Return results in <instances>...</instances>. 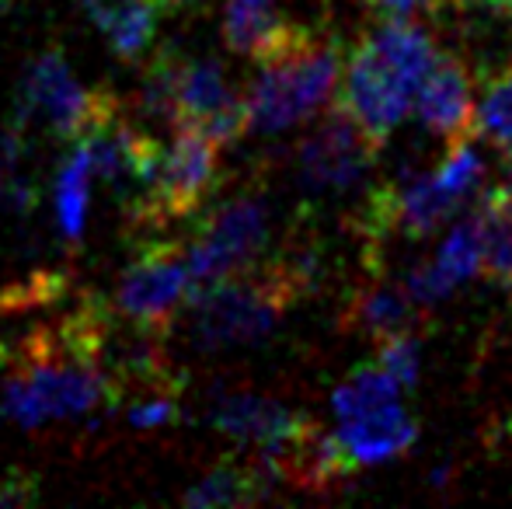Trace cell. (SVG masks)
Returning <instances> with one entry per match:
<instances>
[{
  "instance_id": "6da1fadb",
  "label": "cell",
  "mask_w": 512,
  "mask_h": 509,
  "mask_svg": "<svg viewBox=\"0 0 512 509\" xmlns=\"http://www.w3.org/2000/svg\"><path fill=\"white\" fill-rule=\"evenodd\" d=\"M108 325L98 311H81L56 328L28 335L0 387V412L21 429L84 419L122 398L105 363Z\"/></svg>"
},
{
  "instance_id": "7a4b0ae2",
  "label": "cell",
  "mask_w": 512,
  "mask_h": 509,
  "mask_svg": "<svg viewBox=\"0 0 512 509\" xmlns=\"http://www.w3.org/2000/svg\"><path fill=\"white\" fill-rule=\"evenodd\" d=\"M432 63V35L408 18H387L377 32L359 35L349 46L335 102L380 150L408 116Z\"/></svg>"
},
{
  "instance_id": "3957f363",
  "label": "cell",
  "mask_w": 512,
  "mask_h": 509,
  "mask_svg": "<svg viewBox=\"0 0 512 509\" xmlns=\"http://www.w3.org/2000/svg\"><path fill=\"white\" fill-rule=\"evenodd\" d=\"M255 63L258 77L244 95V123L248 133H279L335 102L345 49L324 28L290 21Z\"/></svg>"
},
{
  "instance_id": "277c9868",
  "label": "cell",
  "mask_w": 512,
  "mask_h": 509,
  "mask_svg": "<svg viewBox=\"0 0 512 509\" xmlns=\"http://www.w3.org/2000/svg\"><path fill=\"white\" fill-rule=\"evenodd\" d=\"M300 300L276 262H262L220 283H209L189 297V335L199 349L255 346L276 332L283 314Z\"/></svg>"
},
{
  "instance_id": "5b68a950",
  "label": "cell",
  "mask_w": 512,
  "mask_h": 509,
  "mask_svg": "<svg viewBox=\"0 0 512 509\" xmlns=\"http://www.w3.org/2000/svg\"><path fill=\"white\" fill-rule=\"evenodd\" d=\"M471 143H450L443 164L429 175H401L398 182L373 189L363 213L366 238L380 241L384 234H405L418 241L439 231L474 196L485 175V164Z\"/></svg>"
},
{
  "instance_id": "8992f818",
  "label": "cell",
  "mask_w": 512,
  "mask_h": 509,
  "mask_svg": "<svg viewBox=\"0 0 512 509\" xmlns=\"http://www.w3.org/2000/svg\"><path fill=\"white\" fill-rule=\"evenodd\" d=\"M220 143L203 129L178 126L154 178L129 206V231H168L196 217L220 185Z\"/></svg>"
},
{
  "instance_id": "52a82bcc",
  "label": "cell",
  "mask_w": 512,
  "mask_h": 509,
  "mask_svg": "<svg viewBox=\"0 0 512 509\" xmlns=\"http://www.w3.org/2000/svg\"><path fill=\"white\" fill-rule=\"evenodd\" d=\"M189 297V252L182 245H175V241L150 238L140 241L136 255L122 269L112 293V311L122 321H129L136 332L164 339L171 332V325H175L178 311L189 304Z\"/></svg>"
},
{
  "instance_id": "ba28073f",
  "label": "cell",
  "mask_w": 512,
  "mask_h": 509,
  "mask_svg": "<svg viewBox=\"0 0 512 509\" xmlns=\"http://www.w3.org/2000/svg\"><path fill=\"white\" fill-rule=\"evenodd\" d=\"M115 105H119L115 95H108V91H88L74 81V74L67 67V56L60 49H46L25 70L14 129H25L39 119L60 140L77 143L81 136H88L91 129L102 123Z\"/></svg>"
},
{
  "instance_id": "9c48e42d",
  "label": "cell",
  "mask_w": 512,
  "mask_h": 509,
  "mask_svg": "<svg viewBox=\"0 0 512 509\" xmlns=\"http://www.w3.org/2000/svg\"><path fill=\"white\" fill-rule=\"evenodd\" d=\"M265 245H269V206L258 192H241L220 203L199 224L192 245L185 248L192 269V293L255 269Z\"/></svg>"
},
{
  "instance_id": "30bf717a",
  "label": "cell",
  "mask_w": 512,
  "mask_h": 509,
  "mask_svg": "<svg viewBox=\"0 0 512 509\" xmlns=\"http://www.w3.org/2000/svg\"><path fill=\"white\" fill-rule=\"evenodd\" d=\"M377 147L356 126V119L338 102L328 105L321 123L307 133L297 150V175L310 196H338L349 192L370 171Z\"/></svg>"
},
{
  "instance_id": "8fae6325",
  "label": "cell",
  "mask_w": 512,
  "mask_h": 509,
  "mask_svg": "<svg viewBox=\"0 0 512 509\" xmlns=\"http://www.w3.org/2000/svg\"><path fill=\"white\" fill-rule=\"evenodd\" d=\"M209 422L220 433L234 436L237 443H248L258 450V461L279 478V464L283 457L297 447L300 440L317 426L310 422L304 412L283 405V401L269 398V394H255V391H227L213 401L209 408Z\"/></svg>"
},
{
  "instance_id": "7c38bea8",
  "label": "cell",
  "mask_w": 512,
  "mask_h": 509,
  "mask_svg": "<svg viewBox=\"0 0 512 509\" xmlns=\"http://www.w3.org/2000/svg\"><path fill=\"white\" fill-rule=\"evenodd\" d=\"M168 123L175 129H203L220 147H230L248 133L244 98L234 91L216 60H178Z\"/></svg>"
},
{
  "instance_id": "4fadbf2b",
  "label": "cell",
  "mask_w": 512,
  "mask_h": 509,
  "mask_svg": "<svg viewBox=\"0 0 512 509\" xmlns=\"http://www.w3.org/2000/svg\"><path fill=\"white\" fill-rule=\"evenodd\" d=\"M418 119L439 140L464 143L478 140V98H474V77L467 63L453 53L436 56L418 88Z\"/></svg>"
},
{
  "instance_id": "5bb4252c",
  "label": "cell",
  "mask_w": 512,
  "mask_h": 509,
  "mask_svg": "<svg viewBox=\"0 0 512 509\" xmlns=\"http://www.w3.org/2000/svg\"><path fill=\"white\" fill-rule=\"evenodd\" d=\"M481 265H485V224H481V213L474 210L471 217H464L450 234H446V241L439 245V252L432 262H425L408 272L405 286L418 304L432 307L443 297H450L460 283L478 276Z\"/></svg>"
},
{
  "instance_id": "9a60e30c",
  "label": "cell",
  "mask_w": 512,
  "mask_h": 509,
  "mask_svg": "<svg viewBox=\"0 0 512 509\" xmlns=\"http://www.w3.org/2000/svg\"><path fill=\"white\" fill-rule=\"evenodd\" d=\"M418 426L415 419L401 405H387L380 412L359 415V419H345L342 426L331 433L335 450L349 471L356 475L359 468H370V464L391 461L401 457L415 443Z\"/></svg>"
},
{
  "instance_id": "2e32d148",
  "label": "cell",
  "mask_w": 512,
  "mask_h": 509,
  "mask_svg": "<svg viewBox=\"0 0 512 509\" xmlns=\"http://www.w3.org/2000/svg\"><path fill=\"white\" fill-rule=\"evenodd\" d=\"M429 311L422 307L405 283H377L363 286L345 307V325L356 332L370 335V339H387L398 332H415L418 318Z\"/></svg>"
},
{
  "instance_id": "e0dca14e",
  "label": "cell",
  "mask_w": 512,
  "mask_h": 509,
  "mask_svg": "<svg viewBox=\"0 0 512 509\" xmlns=\"http://www.w3.org/2000/svg\"><path fill=\"white\" fill-rule=\"evenodd\" d=\"M272 482H276V475L258 457L251 464L223 461L185 492V506H248L269 496Z\"/></svg>"
},
{
  "instance_id": "ac0fdd59",
  "label": "cell",
  "mask_w": 512,
  "mask_h": 509,
  "mask_svg": "<svg viewBox=\"0 0 512 509\" xmlns=\"http://www.w3.org/2000/svg\"><path fill=\"white\" fill-rule=\"evenodd\" d=\"M286 28L290 21L279 11V0H227L223 39L234 53L258 60Z\"/></svg>"
},
{
  "instance_id": "d6986e66",
  "label": "cell",
  "mask_w": 512,
  "mask_h": 509,
  "mask_svg": "<svg viewBox=\"0 0 512 509\" xmlns=\"http://www.w3.org/2000/svg\"><path fill=\"white\" fill-rule=\"evenodd\" d=\"M91 185H95L91 154H88V147H84V140H77L74 150H70V157L63 161L60 178H56V220H60L63 238H70V241L84 238Z\"/></svg>"
},
{
  "instance_id": "ffe728a7",
  "label": "cell",
  "mask_w": 512,
  "mask_h": 509,
  "mask_svg": "<svg viewBox=\"0 0 512 509\" xmlns=\"http://www.w3.org/2000/svg\"><path fill=\"white\" fill-rule=\"evenodd\" d=\"M401 391H405V387H401L377 360H373V363H366V367H356L342 384L335 387V394H331V408H335L338 422L359 419V415H370V412H380V408H387V405H398Z\"/></svg>"
},
{
  "instance_id": "44dd1931",
  "label": "cell",
  "mask_w": 512,
  "mask_h": 509,
  "mask_svg": "<svg viewBox=\"0 0 512 509\" xmlns=\"http://www.w3.org/2000/svg\"><path fill=\"white\" fill-rule=\"evenodd\" d=\"M478 136L492 140L495 150L512 161V63L488 77L478 102Z\"/></svg>"
},
{
  "instance_id": "7402d4cb",
  "label": "cell",
  "mask_w": 512,
  "mask_h": 509,
  "mask_svg": "<svg viewBox=\"0 0 512 509\" xmlns=\"http://www.w3.org/2000/svg\"><path fill=\"white\" fill-rule=\"evenodd\" d=\"M478 213L485 224V265L481 269L488 272V279L512 290V210L492 199H481Z\"/></svg>"
},
{
  "instance_id": "603a6c76",
  "label": "cell",
  "mask_w": 512,
  "mask_h": 509,
  "mask_svg": "<svg viewBox=\"0 0 512 509\" xmlns=\"http://www.w3.org/2000/svg\"><path fill=\"white\" fill-rule=\"evenodd\" d=\"M377 363L401 387H415L418 367H422V353H418L415 335L398 332V335H387V339H377Z\"/></svg>"
},
{
  "instance_id": "cb8c5ba5",
  "label": "cell",
  "mask_w": 512,
  "mask_h": 509,
  "mask_svg": "<svg viewBox=\"0 0 512 509\" xmlns=\"http://www.w3.org/2000/svg\"><path fill=\"white\" fill-rule=\"evenodd\" d=\"M175 415H178V401L164 384L150 387V394H143V398H136L133 405H129V422H133L136 429L168 426V422H175Z\"/></svg>"
},
{
  "instance_id": "d4e9b609",
  "label": "cell",
  "mask_w": 512,
  "mask_h": 509,
  "mask_svg": "<svg viewBox=\"0 0 512 509\" xmlns=\"http://www.w3.org/2000/svg\"><path fill=\"white\" fill-rule=\"evenodd\" d=\"M11 206V210H32V192L11 175V161L0 157V210Z\"/></svg>"
},
{
  "instance_id": "484cf974",
  "label": "cell",
  "mask_w": 512,
  "mask_h": 509,
  "mask_svg": "<svg viewBox=\"0 0 512 509\" xmlns=\"http://www.w3.org/2000/svg\"><path fill=\"white\" fill-rule=\"evenodd\" d=\"M363 4L370 7V14H377L380 21H387V18H408L411 11L439 4V0H363Z\"/></svg>"
},
{
  "instance_id": "4316f807",
  "label": "cell",
  "mask_w": 512,
  "mask_h": 509,
  "mask_svg": "<svg viewBox=\"0 0 512 509\" xmlns=\"http://www.w3.org/2000/svg\"><path fill=\"white\" fill-rule=\"evenodd\" d=\"M457 7H467V4H481V7H492V11H506L512 14V0H450Z\"/></svg>"
}]
</instances>
